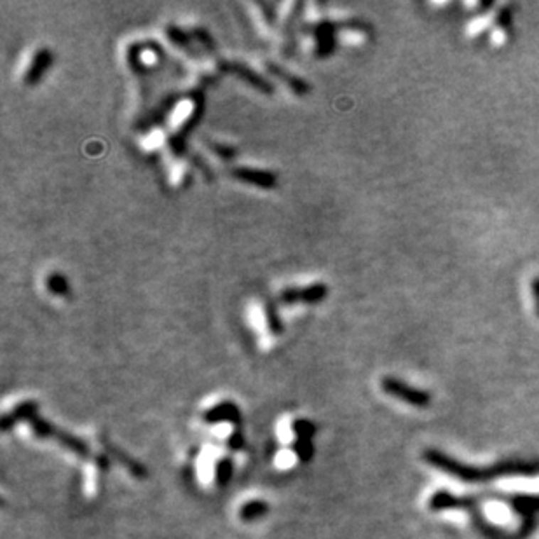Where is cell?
<instances>
[{
    "instance_id": "obj_1",
    "label": "cell",
    "mask_w": 539,
    "mask_h": 539,
    "mask_svg": "<svg viewBox=\"0 0 539 539\" xmlns=\"http://www.w3.org/2000/svg\"><path fill=\"white\" fill-rule=\"evenodd\" d=\"M380 386H383L384 393H388L390 396H395V398L410 403L414 407H426L429 403V396L425 391L415 390V388L402 383L396 377H384Z\"/></svg>"
},
{
    "instance_id": "obj_2",
    "label": "cell",
    "mask_w": 539,
    "mask_h": 539,
    "mask_svg": "<svg viewBox=\"0 0 539 539\" xmlns=\"http://www.w3.org/2000/svg\"><path fill=\"white\" fill-rule=\"evenodd\" d=\"M329 295V288L323 283H313L309 287H292L284 288L279 294V300L284 304H297V302H307V304H318L321 300L326 299Z\"/></svg>"
},
{
    "instance_id": "obj_3",
    "label": "cell",
    "mask_w": 539,
    "mask_h": 539,
    "mask_svg": "<svg viewBox=\"0 0 539 539\" xmlns=\"http://www.w3.org/2000/svg\"><path fill=\"white\" fill-rule=\"evenodd\" d=\"M233 176L248 186L259 187V188H274L278 186V178L272 171H265V169H253V168H234Z\"/></svg>"
},
{
    "instance_id": "obj_4",
    "label": "cell",
    "mask_w": 539,
    "mask_h": 539,
    "mask_svg": "<svg viewBox=\"0 0 539 539\" xmlns=\"http://www.w3.org/2000/svg\"><path fill=\"white\" fill-rule=\"evenodd\" d=\"M53 61H55V56H53V53L49 51L48 48L37 49L36 55H33L32 58V61H30L28 68H26L25 77H23V82H25L26 86H36L38 80L46 75V72L49 70Z\"/></svg>"
},
{
    "instance_id": "obj_5",
    "label": "cell",
    "mask_w": 539,
    "mask_h": 539,
    "mask_svg": "<svg viewBox=\"0 0 539 539\" xmlns=\"http://www.w3.org/2000/svg\"><path fill=\"white\" fill-rule=\"evenodd\" d=\"M203 421L206 425H218V422H234V425H240L241 421V412L238 409V405H234L233 402H222L218 405H215L213 409L206 410L203 414Z\"/></svg>"
},
{
    "instance_id": "obj_6",
    "label": "cell",
    "mask_w": 539,
    "mask_h": 539,
    "mask_svg": "<svg viewBox=\"0 0 539 539\" xmlns=\"http://www.w3.org/2000/svg\"><path fill=\"white\" fill-rule=\"evenodd\" d=\"M37 402H23L19 403V405L14 407L13 410L9 412V414L4 415L2 419V431L4 433H7L11 428H14V426L18 425V422L21 421H32L33 417L37 415Z\"/></svg>"
},
{
    "instance_id": "obj_7",
    "label": "cell",
    "mask_w": 539,
    "mask_h": 539,
    "mask_svg": "<svg viewBox=\"0 0 539 539\" xmlns=\"http://www.w3.org/2000/svg\"><path fill=\"white\" fill-rule=\"evenodd\" d=\"M227 68H229V72H233L234 75L240 77L241 80H245V82H248L250 86H253L255 90L262 91V93H272V86L267 82V80L264 79L260 74H257L255 70H252V68H248L246 65L242 63H229L227 65Z\"/></svg>"
},
{
    "instance_id": "obj_8",
    "label": "cell",
    "mask_w": 539,
    "mask_h": 539,
    "mask_svg": "<svg viewBox=\"0 0 539 539\" xmlns=\"http://www.w3.org/2000/svg\"><path fill=\"white\" fill-rule=\"evenodd\" d=\"M267 67H269V72H271V74H274V75H278L279 79H283L284 82H287V86L290 87V90L294 91V93L306 95L307 91H309V84H307L306 80L300 79V77L288 74V72L284 70V68H281V67H278V65H274V63H269Z\"/></svg>"
},
{
    "instance_id": "obj_9",
    "label": "cell",
    "mask_w": 539,
    "mask_h": 539,
    "mask_svg": "<svg viewBox=\"0 0 539 539\" xmlns=\"http://www.w3.org/2000/svg\"><path fill=\"white\" fill-rule=\"evenodd\" d=\"M55 440H58L61 445L65 447V449L72 450V452L77 454V456H80V457H87L91 454L90 447H87L86 442H82V440H80V438L74 437V434L65 433V431L56 429Z\"/></svg>"
},
{
    "instance_id": "obj_10",
    "label": "cell",
    "mask_w": 539,
    "mask_h": 539,
    "mask_svg": "<svg viewBox=\"0 0 539 539\" xmlns=\"http://www.w3.org/2000/svg\"><path fill=\"white\" fill-rule=\"evenodd\" d=\"M267 513L269 504L265 501H260V499H255V501H248L246 504H242L240 510V518L242 522L250 523L260 521V518H264Z\"/></svg>"
},
{
    "instance_id": "obj_11",
    "label": "cell",
    "mask_w": 539,
    "mask_h": 539,
    "mask_svg": "<svg viewBox=\"0 0 539 539\" xmlns=\"http://www.w3.org/2000/svg\"><path fill=\"white\" fill-rule=\"evenodd\" d=\"M333 25L332 23H321L316 28L318 37V55H329L333 49Z\"/></svg>"
},
{
    "instance_id": "obj_12",
    "label": "cell",
    "mask_w": 539,
    "mask_h": 539,
    "mask_svg": "<svg viewBox=\"0 0 539 539\" xmlns=\"http://www.w3.org/2000/svg\"><path fill=\"white\" fill-rule=\"evenodd\" d=\"M234 473V463L230 457H222L217 463V469H215V480H217L218 487H225L230 482Z\"/></svg>"
},
{
    "instance_id": "obj_13",
    "label": "cell",
    "mask_w": 539,
    "mask_h": 539,
    "mask_svg": "<svg viewBox=\"0 0 539 539\" xmlns=\"http://www.w3.org/2000/svg\"><path fill=\"white\" fill-rule=\"evenodd\" d=\"M46 287H48V290L53 295H60V297L67 295L68 290H70L67 278L63 274H60V272H51L48 276V279H46Z\"/></svg>"
},
{
    "instance_id": "obj_14",
    "label": "cell",
    "mask_w": 539,
    "mask_h": 539,
    "mask_svg": "<svg viewBox=\"0 0 539 539\" xmlns=\"http://www.w3.org/2000/svg\"><path fill=\"white\" fill-rule=\"evenodd\" d=\"M30 428H32L33 434H36L37 438H42V440L55 438V433H56L55 426H53L51 422L46 421V419H41L38 415H36V417L30 421Z\"/></svg>"
},
{
    "instance_id": "obj_15",
    "label": "cell",
    "mask_w": 539,
    "mask_h": 539,
    "mask_svg": "<svg viewBox=\"0 0 539 539\" xmlns=\"http://www.w3.org/2000/svg\"><path fill=\"white\" fill-rule=\"evenodd\" d=\"M292 429L297 434V438H302V440H313L314 433H316V426L309 419H297L292 425Z\"/></svg>"
},
{
    "instance_id": "obj_16",
    "label": "cell",
    "mask_w": 539,
    "mask_h": 539,
    "mask_svg": "<svg viewBox=\"0 0 539 539\" xmlns=\"http://www.w3.org/2000/svg\"><path fill=\"white\" fill-rule=\"evenodd\" d=\"M292 450L297 454V457L302 461V463H307V461H311V457H313V454H314L313 440H302V438H297V440L294 442V445H292Z\"/></svg>"
},
{
    "instance_id": "obj_17",
    "label": "cell",
    "mask_w": 539,
    "mask_h": 539,
    "mask_svg": "<svg viewBox=\"0 0 539 539\" xmlns=\"http://www.w3.org/2000/svg\"><path fill=\"white\" fill-rule=\"evenodd\" d=\"M166 36L171 38V41L175 42L176 46H180V48L188 49V46H191V36H188L187 32H183L182 28H176V26H168Z\"/></svg>"
},
{
    "instance_id": "obj_18",
    "label": "cell",
    "mask_w": 539,
    "mask_h": 539,
    "mask_svg": "<svg viewBox=\"0 0 539 539\" xmlns=\"http://www.w3.org/2000/svg\"><path fill=\"white\" fill-rule=\"evenodd\" d=\"M211 149L217 152V156H220L222 159H233L236 156V150L227 147V145H218V144H211Z\"/></svg>"
},
{
    "instance_id": "obj_19",
    "label": "cell",
    "mask_w": 539,
    "mask_h": 539,
    "mask_svg": "<svg viewBox=\"0 0 539 539\" xmlns=\"http://www.w3.org/2000/svg\"><path fill=\"white\" fill-rule=\"evenodd\" d=\"M229 447L233 450H241L242 447H245V437H242L241 431H236V433H233V437L229 438Z\"/></svg>"
},
{
    "instance_id": "obj_20",
    "label": "cell",
    "mask_w": 539,
    "mask_h": 539,
    "mask_svg": "<svg viewBox=\"0 0 539 539\" xmlns=\"http://www.w3.org/2000/svg\"><path fill=\"white\" fill-rule=\"evenodd\" d=\"M530 290H533L534 311H536V314L539 316V276H538V278L533 279V283H530Z\"/></svg>"
}]
</instances>
